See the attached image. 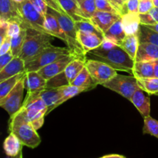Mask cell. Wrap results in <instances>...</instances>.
I'll use <instances>...</instances> for the list:
<instances>
[{
  "label": "cell",
  "instance_id": "cell-1",
  "mask_svg": "<svg viewBox=\"0 0 158 158\" xmlns=\"http://www.w3.org/2000/svg\"><path fill=\"white\" fill-rule=\"evenodd\" d=\"M9 131L16 136L23 146L34 149L41 143V138L37 131L28 120L22 107L16 114L10 117Z\"/></svg>",
  "mask_w": 158,
  "mask_h": 158
},
{
  "label": "cell",
  "instance_id": "cell-2",
  "mask_svg": "<svg viewBox=\"0 0 158 158\" xmlns=\"http://www.w3.org/2000/svg\"><path fill=\"white\" fill-rule=\"evenodd\" d=\"M86 58L103 62L116 70L124 71L133 74L135 61L120 46L108 50H103L97 48L88 52Z\"/></svg>",
  "mask_w": 158,
  "mask_h": 158
},
{
  "label": "cell",
  "instance_id": "cell-3",
  "mask_svg": "<svg viewBox=\"0 0 158 158\" xmlns=\"http://www.w3.org/2000/svg\"><path fill=\"white\" fill-rule=\"evenodd\" d=\"M47 12L53 15L58 19L60 26L66 35V43L71 54L75 56L76 59L86 62V52L79 41L78 30L76 28L75 22L67 14L62 13L50 7L48 8Z\"/></svg>",
  "mask_w": 158,
  "mask_h": 158
},
{
  "label": "cell",
  "instance_id": "cell-4",
  "mask_svg": "<svg viewBox=\"0 0 158 158\" xmlns=\"http://www.w3.org/2000/svg\"><path fill=\"white\" fill-rule=\"evenodd\" d=\"M53 40L54 36L50 34L34 28H27L24 44L19 57L26 63L45 49L52 46Z\"/></svg>",
  "mask_w": 158,
  "mask_h": 158
},
{
  "label": "cell",
  "instance_id": "cell-5",
  "mask_svg": "<svg viewBox=\"0 0 158 158\" xmlns=\"http://www.w3.org/2000/svg\"><path fill=\"white\" fill-rule=\"evenodd\" d=\"M22 108L34 128L36 131L40 129L44 124L45 116L47 114L48 107L40 97V93L27 94Z\"/></svg>",
  "mask_w": 158,
  "mask_h": 158
},
{
  "label": "cell",
  "instance_id": "cell-6",
  "mask_svg": "<svg viewBox=\"0 0 158 158\" xmlns=\"http://www.w3.org/2000/svg\"><path fill=\"white\" fill-rule=\"evenodd\" d=\"M67 55H72L68 48L58 47L52 45L25 63L26 72H37L44 66Z\"/></svg>",
  "mask_w": 158,
  "mask_h": 158
},
{
  "label": "cell",
  "instance_id": "cell-7",
  "mask_svg": "<svg viewBox=\"0 0 158 158\" xmlns=\"http://www.w3.org/2000/svg\"><path fill=\"white\" fill-rule=\"evenodd\" d=\"M107 89L117 93L127 100H131L134 93L141 89L137 83V79L134 77L118 74L102 85Z\"/></svg>",
  "mask_w": 158,
  "mask_h": 158
},
{
  "label": "cell",
  "instance_id": "cell-8",
  "mask_svg": "<svg viewBox=\"0 0 158 158\" xmlns=\"http://www.w3.org/2000/svg\"><path fill=\"white\" fill-rule=\"evenodd\" d=\"M16 5L19 12L23 18V23L21 25L23 29L31 27L45 32V16L34 7L29 0H26L24 2Z\"/></svg>",
  "mask_w": 158,
  "mask_h": 158
},
{
  "label": "cell",
  "instance_id": "cell-9",
  "mask_svg": "<svg viewBox=\"0 0 158 158\" xmlns=\"http://www.w3.org/2000/svg\"><path fill=\"white\" fill-rule=\"evenodd\" d=\"M85 66L97 85H103L117 74L115 69L99 60L86 58Z\"/></svg>",
  "mask_w": 158,
  "mask_h": 158
},
{
  "label": "cell",
  "instance_id": "cell-10",
  "mask_svg": "<svg viewBox=\"0 0 158 158\" xmlns=\"http://www.w3.org/2000/svg\"><path fill=\"white\" fill-rule=\"evenodd\" d=\"M24 77L17 83L12 91L4 98L0 99V106L5 110L10 117L16 114L23 106V99L25 90Z\"/></svg>",
  "mask_w": 158,
  "mask_h": 158
},
{
  "label": "cell",
  "instance_id": "cell-11",
  "mask_svg": "<svg viewBox=\"0 0 158 158\" xmlns=\"http://www.w3.org/2000/svg\"><path fill=\"white\" fill-rule=\"evenodd\" d=\"M76 57L73 55H67L56 61L52 62L50 64L44 66L43 68L40 69V70L37 71L45 80H49L52 79V77H56L58 74L64 72L66 66L69 65L72 60H75Z\"/></svg>",
  "mask_w": 158,
  "mask_h": 158
},
{
  "label": "cell",
  "instance_id": "cell-12",
  "mask_svg": "<svg viewBox=\"0 0 158 158\" xmlns=\"http://www.w3.org/2000/svg\"><path fill=\"white\" fill-rule=\"evenodd\" d=\"M120 18L121 15L119 14L97 11L94 16L89 20L104 34Z\"/></svg>",
  "mask_w": 158,
  "mask_h": 158
},
{
  "label": "cell",
  "instance_id": "cell-13",
  "mask_svg": "<svg viewBox=\"0 0 158 158\" xmlns=\"http://www.w3.org/2000/svg\"><path fill=\"white\" fill-rule=\"evenodd\" d=\"M0 19L18 22L20 25L23 23L17 5L12 0H0Z\"/></svg>",
  "mask_w": 158,
  "mask_h": 158
},
{
  "label": "cell",
  "instance_id": "cell-14",
  "mask_svg": "<svg viewBox=\"0 0 158 158\" xmlns=\"http://www.w3.org/2000/svg\"><path fill=\"white\" fill-rule=\"evenodd\" d=\"M46 83L47 80L35 71L26 72L24 75V86L27 94L40 93L46 87Z\"/></svg>",
  "mask_w": 158,
  "mask_h": 158
},
{
  "label": "cell",
  "instance_id": "cell-15",
  "mask_svg": "<svg viewBox=\"0 0 158 158\" xmlns=\"http://www.w3.org/2000/svg\"><path fill=\"white\" fill-rule=\"evenodd\" d=\"M40 95L48 107L46 114L47 115L52 110L59 106V103L63 97V93L61 86L55 88H45L40 93Z\"/></svg>",
  "mask_w": 158,
  "mask_h": 158
},
{
  "label": "cell",
  "instance_id": "cell-16",
  "mask_svg": "<svg viewBox=\"0 0 158 158\" xmlns=\"http://www.w3.org/2000/svg\"><path fill=\"white\" fill-rule=\"evenodd\" d=\"M25 72L26 66L24 60H22L19 56L14 57L10 63L0 70V82Z\"/></svg>",
  "mask_w": 158,
  "mask_h": 158
},
{
  "label": "cell",
  "instance_id": "cell-17",
  "mask_svg": "<svg viewBox=\"0 0 158 158\" xmlns=\"http://www.w3.org/2000/svg\"><path fill=\"white\" fill-rule=\"evenodd\" d=\"M130 101L134 105L143 118L150 116L151 114V101L150 97L144 94L142 89L136 91Z\"/></svg>",
  "mask_w": 158,
  "mask_h": 158
},
{
  "label": "cell",
  "instance_id": "cell-18",
  "mask_svg": "<svg viewBox=\"0 0 158 158\" xmlns=\"http://www.w3.org/2000/svg\"><path fill=\"white\" fill-rule=\"evenodd\" d=\"M158 60V46L150 43H140L135 61H154Z\"/></svg>",
  "mask_w": 158,
  "mask_h": 158
},
{
  "label": "cell",
  "instance_id": "cell-19",
  "mask_svg": "<svg viewBox=\"0 0 158 158\" xmlns=\"http://www.w3.org/2000/svg\"><path fill=\"white\" fill-rule=\"evenodd\" d=\"M121 23L123 29L127 35H137L140 26V19L139 13L128 12L121 16Z\"/></svg>",
  "mask_w": 158,
  "mask_h": 158
},
{
  "label": "cell",
  "instance_id": "cell-20",
  "mask_svg": "<svg viewBox=\"0 0 158 158\" xmlns=\"http://www.w3.org/2000/svg\"><path fill=\"white\" fill-rule=\"evenodd\" d=\"M78 38L86 53L89 51L97 49L104 40V37L100 36L97 34L88 33L82 31H78Z\"/></svg>",
  "mask_w": 158,
  "mask_h": 158
},
{
  "label": "cell",
  "instance_id": "cell-21",
  "mask_svg": "<svg viewBox=\"0 0 158 158\" xmlns=\"http://www.w3.org/2000/svg\"><path fill=\"white\" fill-rule=\"evenodd\" d=\"M44 29L46 33H49L53 35L54 37L60 39L66 43V35L60 26L58 19L53 15L49 12H47V14L45 15Z\"/></svg>",
  "mask_w": 158,
  "mask_h": 158
},
{
  "label": "cell",
  "instance_id": "cell-22",
  "mask_svg": "<svg viewBox=\"0 0 158 158\" xmlns=\"http://www.w3.org/2000/svg\"><path fill=\"white\" fill-rule=\"evenodd\" d=\"M133 76L137 79L154 77V67L153 61L134 62Z\"/></svg>",
  "mask_w": 158,
  "mask_h": 158
},
{
  "label": "cell",
  "instance_id": "cell-23",
  "mask_svg": "<svg viewBox=\"0 0 158 158\" xmlns=\"http://www.w3.org/2000/svg\"><path fill=\"white\" fill-rule=\"evenodd\" d=\"M58 2L63 11L70 16L74 22L86 19L82 14L80 6L77 2L74 0H58Z\"/></svg>",
  "mask_w": 158,
  "mask_h": 158
},
{
  "label": "cell",
  "instance_id": "cell-24",
  "mask_svg": "<svg viewBox=\"0 0 158 158\" xmlns=\"http://www.w3.org/2000/svg\"><path fill=\"white\" fill-rule=\"evenodd\" d=\"M23 144L16 136L12 133H9V135L5 139L3 143V149L7 156L11 157H15L22 152Z\"/></svg>",
  "mask_w": 158,
  "mask_h": 158
},
{
  "label": "cell",
  "instance_id": "cell-25",
  "mask_svg": "<svg viewBox=\"0 0 158 158\" xmlns=\"http://www.w3.org/2000/svg\"><path fill=\"white\" fill-rule=\"evenodd\" d=\"M126 35V33L122 26L121 18H120L105 32L104 38L110 40L117 46H120Z\"/></svg>",
  "mask_w": 158,
  "mask_h": 158
},
{
  "label": "cell",
  "instance_id": "cell-26",
  "mask_svg": "<svg viewBox=\"0 0 158 158\" xmlns=\"http://www.w3.org/2000/svg\"><path fill=\"white\" fill-rule=\"evenodd\" d=\"M70 85L86 88L88 91L94 89V88H95L97 86L94 83L90 73H89L88 69H86V66L82 69L81 72L79 73V75L76 77L75 80L73 81V83Z\"/></svg>",
  "mask_w": 158,
  "mask_h": 158
},
{
  "label": "cell",
  "instance_id": "cell-27",
  "mask_svg": "<svg viewBox=\"0 0 158 158\" xmlns=\"http://www.w3.org/2000/svg\"><path fill=\"white\" fill-rule=\"evenodd\" d=\"M139 44H140V42H139L138 35H126L120 46L135 61Z\"/></svg>",
  "mask_w": 158,
  "mask_h": 158
},
{
  "label": "cell",
  "instance_id": "cell-28",
  "mask_svg": "<svg viewBox=\"0 0 158 158\" xmlns=\"http://www.w3.org/2000/svg\"><path fill=\"white\" fill-rule=\"evenodd\" d=\"M85 63H86L85 61L79 60V59H75L72 60L66 66L64 70V73L69 85L75 80L76 77L79 75L82 69L85 67Z\"/></svg>",
  "mask_w": 158,
  "mask_h": 158
},
{
  "label": "cell",
  "instance_id": "cell-29",
  "mask_svg": "<svg viewBox=\"0 0 158 158\" xmlns=\"http://www.w3.org/2000/svg\"><path fill=\"white\" fill-rule=\"evenodd\" d=\"M137 35L140 43H150L158 46V32L148 26L140 24Z\"/></svg>",
  "mask_w": 158,
  "mask_h": 158
},
{
  "label": "cell",
  "instance_id": "cell-30",
  "mask_svg": "<svg viewBox=\"0 0 158 158\" xmlns=\"http://www.w3.org/2000/svg\"><path fill=\"white\" fill-rule=\"evenodd\" d=\"M137 83L140 89L149 95H158V78L137 79Z\"/></svg>",
  "mask_w": 158,
  "mask_h": 158
},
{
  "label": "cell",
  "instance_id": "cell-31",
  "mask_svg": "<svg viewBox=\"0 0 158 158\" xmlns=\"http://www.w3.org/2000/svg\"><path fill=\"white\" fill-rule=\"evenodd\" d=\"M25 73H26V72L22 73L18 75L10 77V78L4 80V81L0 82V99L4 98L9 94L10 91H12V89L17 84V83L24 77Z\"/></svg>",
  "mask_w": 158,
  "mask_h": 158
},
{
  "label": "cell",
  "instance_id": "cell-32",
  "mask_svg": "<svg viewBox=\"0 0 158 158\" xmlns=\"http://www.w3.org/2000/svg\"><path fill=\"white\" fill-rule=\"evenodd\" d=\"M62 93H63V97L59 103V106L63 104L69 99L76 97L81 93L88 91L86 88L80 87V86H73V85H66V86H61Z\"/></svg>",
  "mask_w": 158,
  "mask_h": 158
},
{
  "label": "cell",
  "instance_id": "cell-33",
  "mask_svg": "<svg viewBox=\"0 0 158 158\" xmlns=\"http://www.w3.org/2000/svg\"><path fill=\"white\" fill-rule=\"evenodd\" d=\"M26 35V29H22L18 35L11 38V51L15 57L19 56L25 42Z\"/></svg>",
  "mask_w": 158,
  "mask_h": 158
},
{
  "label": "cell",
  "instance_id": "cell-34",
  "mask_svg": "<svg viewBox=\"0 0 158 158\" xmlns=\"http://www.w3.org/2000/svg\"><path fill=\"white\" fill-rule=\"evenodd\" d=\"M76 28L78 31L88 32V33H94L100 35V36L104 37V34L97 27L94 26L89 19L82 20V21L75 22Z\"/></svg>",
  "mask_w": 158,
  "mask_h": 158
},
{
  "label": "cell",
  "instance_id": "cell-35",
  "mask_svg": "<svg viewBox=\"0 0 158 158\" xmlns=\"http://www.w3.org/2000/svg\"><path fill=\"white\" fill-rule=\"evenodd\" d=\"M79 6L82 14L86 19H90L97 11L96 0H83Z\"/></svg>",
  "mask_w": 158,
  "mask_h": 158
},
{
  "label": "cell",
  "instance_id": "cell-36",
  "mask_svg": "<svg viewBox=\"0 0 158 158\" xmlns=\"http://www.w3.org/2000/svg\"><path fill=\"white\" fill-rule=\"evenodd\" d=\"M143 134H150L158 139V120L154 119L151 116L144 117Z\"/></svg>",
  "mask_w": 158,
  "mask_h": 158
},
{
  "label": "cell",
  "instance_id": "cell-37",
  "mask_svg": "<svg viewBox=\"0 0 158 158\" xmlns=\"http://www.w3.org/2000/svg\"><path fill=\"white\" fill-rule=\"evenodd\" d=\"M66 85H69L68 83L67 80H66V75H65L64 72L58 74L56 77H52L50 80H47L46 83V88H55V87H60V86H66Z\"/></svg>",
  "mask_w": 158,
  "mask_h": 158
},
{
  "label": "cell",
  "instance_id": "cell-38",
  "mask_svg": "<svg viewBox=\"0 0 158 158\" xmlns=\"http://www.w3.org/2000/svg\"><path fill=\"white\" fill-rule=\"evenodd\" d=\"M96 5H97V11H103V12L119 14L118 11L107 0H96Z\"/></svg>",
  "mask_w": 158,
  "mask_h": 158
},
{
  "label": "cell",
  "instance_id": "cell-39",
  "mask_svg": "<svg viewBox=\"0 0 158 158\" xmlns=\"http://www.w3.org/2000/svg\"><path fill=\"white\" fill-rule=\"evenodd\" d=\"M22 29H23V28H22L21 25L18 22H10L9 26H8L6 35H7V36L12 38V37L18 35L21 32Z\"/></svg>",
  "mask_w": 158,
  "mask_h": 158
},
{
  "label": "cell",
  "instance_id": "cell-40",
  "mask_svg": "<svg viewBox=\"0 0 158 158\" xmlns=\"http://www.w3.org/2000/svg\"><path fill=\"white\" fill-rule=\"evenodd\" d=\"M29 1L42 15L45 16L47 14L49 6L44 0H29Z\"/></svg>",
  "mask_w": 158,
  "mask_h": 158
},
{
  "label": "cell",
  "instance_id": "cell-41",
  "mask_svg": "<svg viewBox=\"0 0 158 158\" xmlns=\"http://www.w3.org/2000/svg\"><path fill=\"white\" fill-rule=\"evenodd\" d=\"M117 11L120 15H123L128 13V11L126 8V3L123 2V0H107Z\"/></svg>",
  "mask_w": 158,
  "mask_h": 158
},
{
  "label": "cell",
  "instance_id": "cell-42",
  "mask_svg": "<svg viewBox=\"0 0 158 158\" xmlns=\"http://www.w3.org/2000/svg\"><path fill=\"white\" fill-rule=\"evenodd\" d=\"M154 7L152 0H141L139 2V14L148 13Z\"/></svg>",
  "mask_w": 158,
  "mask_h": 158
},
{
  "label": "cell",
  "instance_id": "cell-43",
  "mask_svg": "<svg viewBox=\"0 0 158 158\" xmlns=\"http://www.w3.org/2000/svg\"><path fill=\"white\" fill-rule=\"evenodd\" d=\"M140 15V24L144 25V26H151V25L156 24L155 20L152 17V15L148 13H143V14H139Z\"/></svg>",
  "mask_w": 158,
  "mask_h": 158
},
{
  "label": "cell",
  "instance_id": "cell-44",
  "mask_svg": "<svg viewBox=\"0 0 158 158\" xmlns=\"http://www.w3.org/2000/svg\"><path fill=\"white\" fill-rule=\"evenodd\" d=\"M14 56L12 54V51H9L6 53L3 54V55L0 56V70L5 67L8 63L11 62V60L14 58Z\"/></svg>",
  "mask_w": 158,
  "mask_h": 158
},
{
  "label": "cell",
  "instance_id": "cell-45",
  "mask_svg": "<svg viewBox=\"0 0 158 158\" xmlns=\"http://www.w3.org/2000/svg\"><path fill=\"white\" fill-rule=\"evenodd\" d=\"M0 56L6 53L9 51L11 50V38L9 36H6L2 41L0 43Z\"/></svg>",
  "mask_w": 158,
  "mask_h": 158
},
{
  "label": "cell",
  "instance_id": "cell-46",
  "mask_svg": "<svg viewBox=\"0 0 158 158\" xmlns=\"http://www.w3.org/2000/svg\"><path fill=\"white\" fill-rule=\"evenodd\" d=\"M139 0H128L126 2V8L128 12L139 13Z\"/></svg>",
  "mask_w": 158,
  "mask_h": 158
},
{
  "label": "cell",
  "instance_id": "cell-47",
  "mask_svg": "<svg viewBox=\"0 0 158 158\" xmlns=\"http://www.w3.org/2000/svg\"><path fill=\"white\" fill-rule=\"evenodd\" d=\"M46 3H47L48 6L52 9H55V10L58 11V12H62V13H66V12L63 11V9H62V7L60 6V3H59L58 0H44Z\"/></svg>",
  "mask_w": 158,
  "mask_h": 158
},
{
  "label": "cell",
  "instance_id": "cell-48",
  "mask_svg": "<svg viewBox=\"0 0 158 158\" xmlns=\"http://www.w3.org/2000/svg\"><path fill=\"white\" fill-rule=\"evenodd\" d=\"M117 46V45L115 44L114 43H113L112 41L104 38L103 43H101V45H100L98 48L100 49H103V50H108V49H113V48H114Z\"/></svg>",
  "mask_w": 158,
  "mask_h": 158
},
{
  "label": "cell",
  "instance_id": "cell-49",
  "mask_svg": "<svg viewBox=\"0 0 158 158\" xmlns=\"http://www.w3.org/2000/svg\"><path fill=\"white\" fill-rule=\"evenodd\" d=\"M149 12H150V14L152 15V17L154 18V19L155 20L156 23H158V8L154 6V7L153 8V9H151Z\"/></svg>",
  "mask_w": 158,
  "mask_h": 158
},
{
  "label": "cell",
  "instance_id": "cell-50",
  "mask_svg": "<svg viewBox=\"0 0 158 158\" xmlns=\"http://www.w3.org/2000/svg\"><path fill=\"white\" fill-rule=\"evenodd\" d=\"M100 158H127L125 156L120 155V154H109V155H105Z\"/></svg>",
  "mask_w": 158,
  "mask_h": 158
},
{
  "label": "cell",
  "instance_id": "cell-51",
  "mask_svg": "<svg viewBox=\"0 0 158 158\" xmlns=\"http://www.w3.org/2000/svg\"><path fill=\"white\" fill-rule=\"evenodd\" d=\"M154 67V77L158 78V60L153 61Z\"/></svg>",
  "mask_w": 158,
  "mask_h": 158
},
{
  "label": "cell",
  "instance_id": "cell-52",
  "mask_svg": "<svg viewBox=\"0 0 158 158\" xmlns=\"http://www.w3.org/2000/svg\"><path fill=\"white\" fill-rule=\"evenodd\" d=\"M148 26L150 29H153V30H154L155 32H158V23H156V24H154V25H151V26Z\"/></svg>",
  "mask_w": 158,
  "mask_h": 158
},
{
  "label": "cell",
  "instance_id": "cell-53",
  "mask_svg": "<svg viewBox=\"0 0 158 158\" xmlns=\"http://www.w3.org/2000/svg\"><path fill=\"white\" fill-rule=\"evenodd\" d=\"M25 1H26V0H12V2H14L15 4H20V3L24 2Z\"/></svg>",
  "mask_w": 158,
  "mask_h": 158
},
{
  "label": "cell",
  "instance_id": "cell-54",
  "mask_svg": "<svg viewBox=\"0 0 158 158\" xmlns=\"http://www.w3.org/2000/svg\"><path fill=\"white\" fill-rule=\"evenodd\" d=\"M152 1L153 3H154V6L158 8V0H152Z\"/></svg>",
  "mask_w": 158,
  "mask_h": 158
},
{
  "label": "cell",
  "instance_id": "cell-55",
  "mask_svg": "<svg viewBox=\"0 0 158 158\" xmlns=\"http://www.w3.org/2000/svg\"><path fill=\"white\" fill-rule=\"evenodd\" d=\"M12 158H23V153L20 152V153H19V155H17L16 157H12Z\"/></svg>",
  "mask_w": 158,
  "mask_h": 158
},
{
  "label": "cell",
  "instance_id": "cell-56",
  "mask_svg": "<svg viewBox=\"0 0 158 158\" xmlns=\"http://www.w3.org/2000/svg\"><path fill=\"white\" fill-rule=\"evenodd\" d=\"M74 1H75V2H77L78 3V4H80V3L81 2L83 1V0H74Z\"/></svg>",
  "mask_w": 158,
  "mask_h": 158
},
{
  "label": "cell",
  "instance_id": "cell-57",
  "mask_svg": "<svg viewBox=\"0 0 158 158\" xmlns=\"http://www.w3.org/2000/svg\"><path fill=\"white\" fill-rule=\"evenodd\" d=\"M127 1H128V0H123V2H124V3H126Z\"/></svg>",
  "mask_w": 158,
  "mask_h": 158
},
{
  "label": "cell",
  "instance_id": "cell-58",
  "mask_svg": "<svg viewBox=\"0 0 158 158\" xmlns=\"http://www.w3.org/2000/svg\"><path fill=\"white\" fill-rule=\"evenodd\" d=\"M139 1H141V0H139Z\"/></svg>",
  "mask_w": 158,
  "mask_h": 158
}]
</instances>
